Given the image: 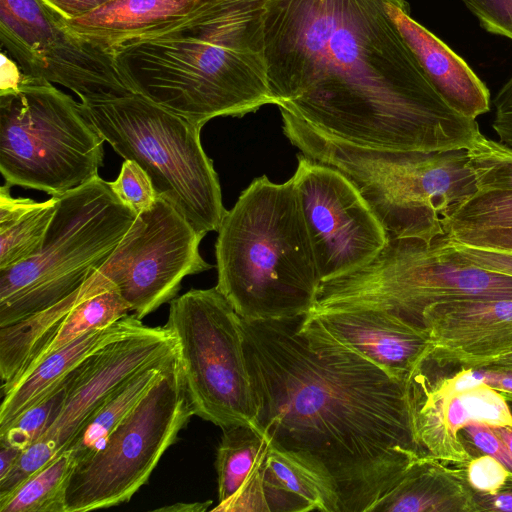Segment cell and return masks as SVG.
Masks as SVG:
<instances>
[{
	"mask_svg": "<svg viewBox=\"0 0 512 512\" xmlns=\"http://www.w3.org/2000/svg\"><path fill=\"white\" fill-rule=\"evenodd\" d=\"M212 504L211 500L204 502H190V503H175L156 508L154 511L161 512H204L209 509Z\"/></svg>",
	"mask_w": 512,
	"mask_h": 512,
	"instance_id": "44",
	"label": "cell"
},
{
	"mask_svg": "<svg viewBox=\"0 0 512 512\" xmlns=\"http://www.w3.org/2000/svg\"><path fill=\"white\" fill-rule=\"evenodd\" d=\"M215 0H112L93 12L64 20L82 38L112 52L134 41L174 30Z\"/></svg>",
	"mask_w": 512,
	"mask_h": 512,
	"instance_id": "19",
	"label": "cell"
},
{
	"mask_svg": "<svg viewBox=\"0 0 512 512\" xmlns=\"http://www.w3.org/2000/svg\"><path fill=\"white\" fill-rule=\"evenodd\" d=\"M482 229H512V190L477 191L445 225L446 234Z\"/></svg>",
	"mask_w": 512,
	"mask_h": 512,
	"instance_id": "30",
	"label": "cell"
},
{
	"mask_svg": "<svg viewBox=\"0 0 512 512\" xmlns=\"http://www.w3.org/2000/svg\"><path fill=\"white\" fill-rule=\"evenodd\" d=\"M488 32L512 40V0H463Z\"/></svg>",
	"mask_w": 512,
	"mask_h": 512,
	"instance_id": "34",
	"label": "cell"
},
{
	"mask_svg": "<svg viewBox=\"0 0 512 512\" xmlns=\"http://www.w3.org/2000/svg\"><path fill=\"white\" fill-rule=\"evenodd\" d=\"M386 10L426 78L460 115L476 119L490 110V92L468 64L413 20L406 0H388Z\"/></svg>",
	"mask_w": 512,
	"mask_h": 512,
	"instance_id": "18",
	"label": "cell"
},
{
	"mask_svg": "<svg viewBox=\"0 0 512 512\" xmlns=\"http://www.w3.org/2000/svg\"><path fill=\"white\" fill-rule=\"evenodd\" d=\"M65 20L83 17L112 0H42Z\"/></svg>",
	"mask_w": 512,
	"mask_h": 512,
	"instance_id": "40",
	"label": "cell"
},
{
	"mask_svg": "<svg viewBox=\"0 0 512 512\" xmlns=\"http://www.w3.org/2000/svg\"><path fill=\"white\" fill-rule=\"evenodd\" d=\"M473 499L476 511H505L512 512V472L494 493H481L473 490Z\"/></svg>",
	"mask_w": 512,
	"mask_h": 512,
	"instance_id": "39",
	"label": "cell"
},
{
	"mask_svg": "<svg viewBox=\"0 0 512 512\" xmlns=\"http://www.w3.org/2000/svg\"><path fill=\"white\" fill-rule=\"evenodd\" d=\"M72 372L73 370L53 387L45 397L22 412L7 427L0 430V443L24 450L39 440L62 411Z\"/></svg>",
	"mask_w": 512,
	"mask_h": 512,
	"instance_id": "29",
	"label": "cell"
},
{
	"mask_svg": "<svg viewBox=\"0 0 512 512\" xmlns=\"http://www.w3.org/2000/svg\"><path fill=\"white\" fill-rule=\"evenodd\" d=\"M266 0H215L180 27L112 50L128 88L203 127L241 117L270 94L263 51Z\"/></svg>",
	"mask_w": 512,
	"mask_h": 512,
	"instance_id": "3",
	"label": "cell"
},
{
	"mask_svg": "<svg viewBox=\"0 0 512 512\" xmlns=\"http://www.w3.org/2000/svg\"><path fill=\"white\" fill-rule=\"evenodd\" d=\"M458 433L465 436L470 444L481 451L482 454L494 457L509 472H512V456L503 441L488 424L470 422L461 428Z\"/></svg>",
	"mask_w": 512,
	"mask_h": 512,
	"instance_id": "35",
	"label": "cell"
},
{
	"mask_svg": "<svg viewBox=\"0 0 512 512\" xmlns=\"http://www.w3.org/2000/svg\"><path fill=\"white\" fill-rule=\"evenodd\" d=\"M444 240L466 260L486 270L512 276V252L476 248L449 240Z\"/></svg>",
	"mask_w": 512,
	"mask_h": 512,
	"instance_id": "36",
	"label": "cell"
},
{
	"mask_svg": "<svg viewBox=\"0 0 512 512\" xmlns=\"http://www.w3.org/2000/svg\"><path fill=\"white\" fill-rule=\"evenodd\" d=\"M303 316L240 317L257 430L333 487L339 512H369L426 455L405 381L301 327Z\"/></svg>",
	"mask_w": 512,
	"mask_h": 512,
	"instance_id": "2",
	"label": "cell"
},
{
	"mask_svg": "<svg viewBox=\"0 0 512 512\" xmlns=\"http://www.w3.org/2000/svg\"><path fill=\"white\" fill-rule=\"evenodd\" d=\"M136 216L110 182L99 176L57 197L39 252L0 269V327L44 310L80 288L106 261Z\"/></svg>",
	"mask_w": 512,
	"mask_h": 512,
	"instance_id": "6",
	"label": "cell"
},
{
	"mask_svg": "<svg viewBox=\"0 0 512 512\" xmlns=\"http://www.w3.org/2000/svg\"><path fill=\"white\" fill-rule=\"evenodd\" d=\"M485 370L484 385L501 393L512 394V371Z\"/></svg>",
	"mask_w": 512,
	"mask_h": 512,
	"instance_id": "42",
	"label": "cell"
},
{
	"mask_svg": "<svg viewBox=\"0 0 512 512\" xmlns=\"http://www.w3.org/2000/svg\"><path fill=\"white\" fill-rule=\"evenodd\" d=\"M169 304L164 326L176 339L194 415L221 429L246 425L257 430L240 316L216 287L190 289Z\"/></svg>",
	"mask_w": 512,
	"mask_h": 512,
	"instance_id": "10",
	"label": "cell"
},
{
	"mask_svg": "<svg viewBox=\"0 0 512 512\" xmlns=\"http://www.w3.org/2000/svg\"><path fill=\"white\" fill-rule=\"evenodd\" d=\"M57 207V197L37 202L15 198L0 188V269L16 265L41 249Z\"/></svg>",
	"mask_w": 512,
	"mask_h": 512,
	"instance_id": "26",
	"label": "cell"
},
{
	"mask_svg": "<svg viewBox=\"0 0 512 512\" xmlns=\"http://www.w3.org/2000/svg\"><path fill=\"white\" fill-rule=\"evenodd\" d=\"M192 416L176 356L104 445L75 465L66 491V512H87L129 501L146 484Z\"/></svg>",
	"mask_w": 512,
	"mask_h": 512,
	"instance_id": "11",
	"label": "cell"
},
{
	"mask_svg": "<svg viewBox=\"0 0 512 512\" xmlns=\"http://www.w3.org/2000/svg\"><path fill=\"white\" fill-rule=\"evenodd\" d=\"M116 196L136 214L158 197L147 172L135 161L124 160L116 180L110 182Z\"/></svg>",
	"mask_w": 512,
	"mask_h": 512,
	"instance_id": "32",
	"label": "cell"
},
{
	"mask_svg": "<svg viewBox=\"0 0 512 512\" xmlns=\"http://www.w3.org/2000/svg\"><path fill=\"white\" fill-rule=\"evenodd\" d=\"M445 236L451 241L476 248L512 252V229L458 230Z\"/></svg>",
	"mask_w": 512,
	"mask_h": 512,
	"instance_id": "37",
	"label": "cell"
},
{
	"mask_svg": "<svg viewBox=\"0 0 512 512\" xmlns=\"http://www.w3.org/2000/svg\"><path fill=\"white\" fill-rule=\"evenodd\" d=\"M175 354L147 365L117 386L86 419L66 449L76 464L97 452L110 433L162 377ZM65 449V450H66Z\"/></svg>",
	"mask_w": 512,
	"mask_h": 512,
	"instance_id": "25",
	"label": "cell"
},
{
	"mask_svg": "<svg viewBox=\"0 0 512 512\" xmlns=\"http://www.w3.org/2000/svg\"><path fill=\"white\" fill-rule=\"evenodd\" d=\"M176 339L165 327L147 326L89 355L72 372L61 413L29 447L49 463L71 443L104 399L141 368L175 354Z\"/></svg>",
	"mask_w": 512,
	"mask_h": 512,
	"instance_id": "15",
	"label": "cell"
},
{
	"mask_svg": "<svg viewBox=\"0 0 512 512\" xmlns=\"http://www.w3.org/2000/svg\"><path fill=\"white\" fill-rule=\"evenodd\" d=\"M505 397V399L507 400L509 406H510V410H511V413H512V394L510 393H502Z\"/></svg>",
	"mask_w": 512,
	"mask_h": 512,
	"instance_id": "46",
	"label": "cell"
},
{
	"mask_svg": "<svg viewBox=\"0 0 512 512\" xmlns=\"http://www.w3.org/2000/svg\"><path fill=\"white\" fill-rule=\"evenodd\" d=\"M268 512H339L330 483L297 456L270 444L263 465Z\"/></svg>",
	"mask_w": 512,
	"mask_h": 512,
	"instance_id": "24",
	"label": "cell"
},
{
	"mask_svg": "<svg viewBox=\"0 0 512 512\" xmlns=\"http://www.w3.org/2000/svg\"><path fill=\"white\" fill-rule=\"evenodd\" d=\"M76 461L69 449L0 498V512H66V491Z\"/></svg>",
	"mask_w": 512,
	"mask_h": 512,
	"instance_id": "27",
	"label": "cell"
},
{
	"mask_svg": "<svg viewBox=\"0 0 512 512\" xmlns=\"http://www.w3.org/2000/svg\"><path fill=\"white\" fill-rule=\"evenodd\" d=\"M460 370L464 369H491V370H501V371H512V346L506 350H503L495 355L470 360L459 367Z\"/></svg>",
	"mask_w": 512,
	"mask_h": 512,
	"instance_id": "41",
	"label": "cell"
},
{
	"mask_svg": "<svg viewBox=\"0 0 512 512\" xmlns=\"http://www.w3.org/2000/svg\"><path fill=\"white\" fill-rule=\"evenodd\" d=\"M215 467L218 504L211 511L268 512L263 493V465L269 440L251 426L223 428Z\"/></svg>",
	"mask_w": 512,
	"mask_h": 512,
	"instance_id": "21",
	"label": "cell"
},
{
	"mask_svg": "<svg viewBox=\"0 0 512 512\" xmlns=\"http://www.w3.org/2000/svg\"><path fill=\"white\" fill-rule=\"evenodd\" d=\"M2 47L23 74L98 101L133 93L112 52L73 32L42 0H0Z\"/></svg>",
	"mask_w": 512,
	"mask_h": 512,
	"instance_id": "13",
	"label": "cell"
},
{
	"mask_svg": "<svg viewBox=\"0 0 512 512\" xmlns=\"http://www.w3.org/2000/svg\"><path fill=\"white\" fill-rule=\"evenodd\" d=\"M388 0H266L275 105L343 140L393 150L468 149L481 133L426 78Z\"/></svg>",
	"mask_w": 512,
	"mask_h": 512,
	"instance_id": "1",
	"label": "cell"
},
{
	"mask_svg": "<svg viewBox=\"0 0 512 512\" xmlns=\"http://www.w3.org/2000/svg\"><path fill=\"white\" fill-rule=\"evenodd\" d=\"M432 343L435 368L495 355L512 346V300H463L424 309L418 326Z\"/></svg>",
	"mask_w": 512,
	"mask_h": 512,
	"instance_id": "17",
	"label": "cell"
},
{
	"mask_svg": "<svg viewBox=\"0 0 512 512\" xmlns=\"http://www.w3.org/2000/svg\"><path fill=\"white\" fill-rule=\"evenodd\" d=\"M475 512L473 489L464 466L452 469L444 462L421 455L406 469L400 480L382 496L369 512Z\"/></svg>",
	"mask_w": 512,
	"mask_h": 512,
	"instance_id": "22",
	"label": "cell"
},
{
	"mask_svg": "<svg viewBox=\"0 0 512 512\" xmlns=\"http://www.w3.org/2000/svg\"><path fill=\"white\" fill-rule=\"evenodd\" d=\"M103 137L71 96L22 73L0 93V172L13 185L59 197L95 177Z\"/></svg>",
	"mask_w": 512,
	"mask_h": 512,
	"instance_id": "9",
	"label": "cell"
},
{
	"mask_svg": "<svg viewBox=\"0 0 512 512\" xmlns=\"http://www.w3.org/2000/svg\"><path fill=\"white\" fill-rule=\"evenodd\" d=\"M301 327L356 352L405 382L433 348L425 332L376 309L312 310L302 317Z\"/></svg>",
	"mask_w": 512,
	"mask_h": 512,
	"instance_id": "16",
	"label": "cell"
},
{
	"mask_svg": "<svg viewBox=\"0 0 512 512\" xmlns=\"http://www.w3.org/2000/svg\"><path fill=\"white\" fill-rule=\"evenodd\" d=\"M502 299L512 300V276L474 265L443 236L430 243L389 237L366 265L321 282L312 310H382L419 330L428 306Z\"/></svg>",
	"mask_w": 512,
	"mask_h": 512,
	"instance_id": "7",
	"label": "cell"
},
{
	"mask_svg": "<svg viewBox=\"0 0 512 512\" xmlns=\"http://www.w3.org/2000/svg\"><path fill=\"white\" fill-rule=\"evenodd\" d=\"M80 107L116 153L147 172L157 196L170 200L199 232L218 231L227 210L200 125L137 93Z\"/></svg>",
	"mask_w": 512,
	"mask_h": 512,
	"instance_id": "8",
	"label": "cell"
},
{
	"mask_svg": "<svg viewBox=\"0 0 512 512\" xmlns=\"http://www.w3.org/2000/svg\"><path fill=\"white\" fill-rule=\"evenodd\" d=\"M22 452L20 448L0 443V480L12 470Z\"/></svg>",
	"mask_w": 512,
	"mask_h": 512,
	"instance_id": "43",
	"label": "cell"
},
{
	"mask_svg": "<svg viewBox=\"0 0 512 512\" xmlns=\"http://www.w3.org/2000/svg\"><path fill=\"white\" fill-rule=\"evenodd\" d=\"M215 244L216 289L244 320L295 318L321 283L293 177L254 179L226 211Z\"/></svg>",
	"mask_w": 512,
	"mask_h": 512,
	"instance_id": "4",
	"label": "cell"
},
{
	"mask_svg": "<svg viewBox=\"0 0 512 512\" xmlns=\"http://www.w3.org/2000/svg\"><path fill=\"white\" fill-rule=\"evenodd\" d=\"M130 311L129 304L114 286L84 298L71 309L52 340L30 362L4 394L47 354L88 332L111 326L127 316Z\"/></svg>",
	"mask_w": 512,
	"mask_h": 512,
	"instance_id": "28",
	"label": "cell"
},
{
	"mask_svg": "<svg viewBox=\"0 0 512 512\" xmlns=\"http://www.w3.org/2000/svg\"><path fill=\"white\" fill-rule=\"evenodd\" d=\"M146 327L135 314L111 326L88 332L44 356L2 396L0 430L63 380L78 364L98 349Z\"/></svg>",
	"mask_w": 512,
	"mask_h": 512,
	"instance_id": "20",
	"label": "cell"
},
{
	"mask_svg": "<svg viewBox=\"0 0 512 512\" xmlns=\"http://www.w3.org/2000/svg\"><path fill=\"white\" fill-rule=\"evenodd\" d=\"M464 474L474 491L494 493L505 483L509 471L494 457L483 454L473 457L464 466Z\"/></svg>",
	"mask_w": 512,
	"mask_h": 512,
	"instance_id": "33",
	"label": "cell"
},
{
	"mask_svg": "<svg viewBox=\"0 0 512 512\" xmlns=\"http://www.w3.org/2000/svg\"><path fill=\"white\" fill-rule=\"evenodd\" d=\"M293 179L321 282L366 265L384 249L387 231L343 173L301 154Z\"/></svg>",
	"mask_w": 512,
	"mask_h": 512,
	"instance_id": "14",
	"label": "cell"
},
{
	"mask_svg": "<svg viewBox=\"0 0 512 512\" xmlns=\"http://www.w3.org/2000/svg\"><path fill=\"white\" fill-rule=\"evenodd\" d=\"M199 232L167 198L137 214L118 245L95 271L114 286L142 320L176 298L182 280L209 270Z\"/></svg>",
	"mask_w": 512,
	"mask_h": 512,
	"instance_id": "12",
	"label": "cell"
},
{
	"mask_svg": "<svg viewBox=\"0 0 512 512\" xmlns=\"http://www.w3.org/2000/svg\"><path fill=\"white\" fill-rule=\"evenodd\" d=\"M490 427L499 436V438L503 441L507 450L509 451L510 455L512 456V426L511 425H499V426H490Z\"/></svg>",
	"mask_w": 512,
	"mask_h": 512,
	"instance_id": "45",
	"label": "cell"
},
{
	"mask_svg": "<svg viewBox=\"0 0 512 512\" xmlns=\"http://www.w3.org/2000/svg\"><path fill=\"white\" fill-rule=\"evenodd\" d=\"M283 131L303 155L343 173L391 238L430 243L477 191L465 148L421 151L358 145L279 107Z\"/></svg>",
	"mask_w": 512,
	"mask_h": 512,
	"instance_id": "5",
	"label": "cell"
},
{
	"mask_svg": "<svg viewBox=\"0 0 512 512\" xmlns=\"http://www.w3.org/2000/svg\"><path fill=\"white\" fill-rule=\"evenodd\" d=\"M467 150L478 191L512 190V148L480 133Z\"/></svg>",
	"mask_w": 512,
	"mask_h": 512,
	"instance_id": "31",
	"label": "cell"
},
{
	"mask_svg": "<svg viewBox=\"0 0 512 512\" xmlns=\"http://www.w3.org/2000/svg\"><path fill=\"white\" fill-rule=\"evenodd\" d=\"M110 287L94 272L80 288L56 304L14 324L0 327L1 395L52 340L67 314L78 302Z\"/></svg>",
	"mask_w": 512,
	"mask_h": 512,
	"instance_id": "23",
	"label": "cell"
},
{
	"mask_svg": "<svg viewBox=\"0 0 512 512\" xmlns=\"http://www.w3.org/2000/svg\"><path fill=\"white\" fill-rule=\"evenodd\" d=\"M492 123L501 143L512 148V77L502 86L494 101Z\"/></svg>",
	"mask_w": 512,
	"mask_h": 512,
	"instance_id": "38",
	"label": "cell"
}]
</instances>
